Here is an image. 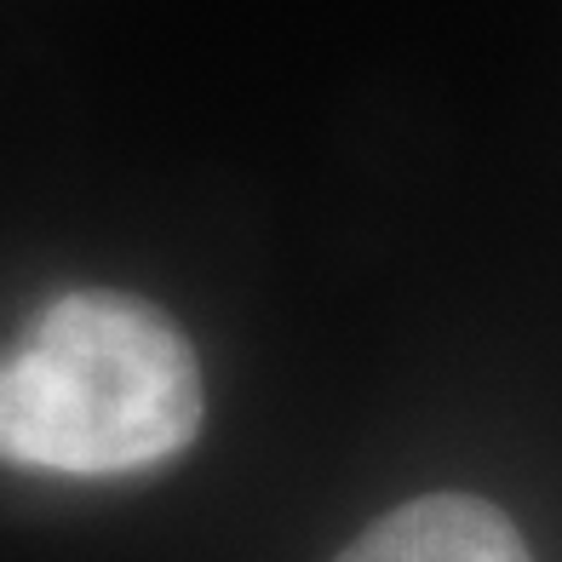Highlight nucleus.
<instances>
[{"label": "nucleus", "instance_id": "f257e3e1", "mask_svg": "<svg viewBox=\"0 0 562 562\" xmlns=\"http://www.w3.org/2000/svg\"><path fill=\"white\" fill-rule=\"evenodd\" d=\"M201 430V368L144 299L81 288L0 356V459L58 476H126Z\"/></svg>", "mask_w": 562, "mask_h": 562}, {"label": "nucleus", "instance_id": "f03ea898", "mask_svg": "<svg viewBox=\"0 0 562 562\" xmlns=\"http://www.w3.org/2000/svg\"><path fill=\"white\" fill-rule=\"evenodd\" d=\"M334 562H533L499 505L476 494H419L362 528Z\"/></svg>", "mask_w": 562, "mask_h": 562}]
</instances>
